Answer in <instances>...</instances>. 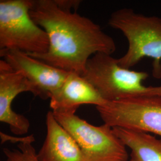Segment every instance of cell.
<instances>
[{
	"label": "cell",
	"instance_id": "cell-1",
	"mask_svg": "<svg viewBox=\"0 0 161 161\" xmlns=\"http://www.w3.org/2000/svg\"><path fill=\"white\" fill-rule=\"evenodd\" d=\"M29 13L46 31L50 46L45 54L29 55L53 67L82 75L94 54L116 50L114 39L98 25L64 7L59 0H33Z\"/></svg>",
	"mask_w": 161,
	"mask_h": 161
},
{
	"label": "cell",
	"instance_id": "cell-2",
	"mask_svg": "<svg viewBox=\"0 0 161 161\" xmlns=\"http://www.w3.org/2000/svg\"><path fill=\"white\" fill-rule=\"evenodd\" d=\"M108 23L118 29L128 42L127 53L118 58L124 68L130 69L143 58H152L153 75L161 78V18L146 16L131 8H123L113 12Z\"/></svg>",
	"mask_w": 161,
	"mask_h": 161
},
{
	"label": "cell",
	"instance_id": "cell-3",
	"mask_svg": "<svg viewBox=\"0 0 161 161\" xmlns=\"http://www.w3.org/2000/svg\"><path fill=\"white\" fill-rule=\"evenodd\" d=\"M82 76L107 102L140 96H161V86H146L149 74L124 68L111 54L97 53L88 59Z\"/></svg>",
	"mask_w": 161,
	"mask_h": 161
},
{
	"label": "cell",
	"instance_id": "cell-4",
	"mask_svg": "<svg viewBox=\"0 0 161 161\" xmlns=\"http://www.w3.org/2000/svg\"><path fill=\"white\" fill-rule=\"evenodd\" d=\"M33 0L0 1V50H18L30 55L49 49L46 31L30 15Z\"/></svg>",
	"mask_w": 161,
	"mask_h": 161
},
{
	"label": "cell",
	"instance_id": "cell-5",
	"mask_svg": "<svg viewBox=\"0 0 161 161\" xmlns=\"http://www.w3.org/2000/svg\"><path fill=\"white\" fill-rule=\"evenodd\" d=\"M53 112V111H52ZM55 119L75 140L89 161H127L126 146L104 124L95 126L74 113L53 112Z\"/></svg>",
	"mask_w": 161,
	"mask_h": 161
},
{
	"label": "cell",
	"instance_id": "cell-6",
	"mask_svg": "<svg viewBox=\"0 0 161 161\" xmlns=\"http://www.w3.org/2000/svg\"><path fill=\"white\" fill-rule=\"evenodd\" d=\"M96 109L104 124L161 137V96H140L109 102Z\"/></svg>",
	"mask_w": 161,
	"mask_h": 161
},
{
	"label": "cell",
	"instance_id": "cell-7",
	"mask_svg": "<svg viewBox=\"0 0 161 161\" xmlns=\"http://www.w3.org/2000/svg\"><path fill=\"white\" fill-rule=\"evenodd\" d=\"M1 57L14 70L21 72L34 86L36 96L50 98L64 84L69 72L53 67L18 50H0Z\"/></svg>",
	"mask_w": 161,
	"mask_h": 161
},
{
	"label": "cell",
	"instance_id": "cell-8",
	"mask_svg": "<svg viewBox=\"0 0 161 161\" xmlns=\"http://www.w3.org/2000/svg\"><path fill=\"white\" fill-rule=\"evenodd\" d=\"M23 92L36 96L34 86L20 72L14 70L3 59L0 60V121L8 125L13 134L22 136L29 131L27 118L12 109V103L17 95Z\"/></svg>",
	"mask_w": 161,
	"mask_h": 161
},
{
	"label": "cell",
	"instance_id": "cell-9",
	"mask_svg": "<svg viewBox=\"0 0 161 161\" xmlns=\"http://www.w3.org/2000/svg\"><path fill=\"white\" fill-rule=\"evenodd\" d=\"M54 112L74 113L82 104L103 106L107 103L82 75L69 72L64 84L50 97Z\"/></svg>",
	"mask_w": 161,
	"mask_h": 161
},
{
	"label": "cell",
	"instance_id": "cell-10",
	"mask_svg": "<svg viewBox=\"0 0 161 161\" xmlns=\"http://www.w3.org/2000/svg\"><path fill=\"white\" fill-rule=\"evenodd\" d=\"M46 136L37 153L39 161H89L75 140L55 119L52 111L46 118Z\"/></svg>",
	"mask_w": 161,
	"mask_h": 161
},
{
	"label": "cell",
	"instance_id": "cell-11",
	"mask_svg": "<svg viewBox=\"0 0 161 161\" xmlns=\"http://www.w3.org/2000/svg\"><path fill=\"white\" fill-rule=\"evenodd\" d=\"M112 128L131 150L130 161H161V140L146 132L119 127Z\"/></svg>",
	"mask_w": 161,
	"mask_h": 161
},
{
	"label": "cell",
	"instance_id": "cell-12",
	"mask_svg": "<svg viewBox=\"0 0 161 161\" xmlns=\"http://www.w3.org/2000/svg\"><path fill=\"white\" fill-rule=\"evenodd\" d=\"M17 148L18 149H3L6 161H39L32 143L18 144Z\"/></svg>",
	"mask_w": 161,
	"mask_h": 161
},
{
	"label": "cell",
	"instance_id": "cell-13",
	"mask_svg": "<svg viewBox=\"0 0 161 161\" xmlns=\"http://www.w3.org/2000/svg\"><path fill=\"white\" fill-rule=\"evenodd\" d=\"M0 137L2 144L6 142L17 143V144L23 143H33L35 142V137L33 135H30L26 137H13L5 134L4 132H0Z\"/></svg>",
	"mask_w": 161,
	"mask_h": 161
}]
</instances>
